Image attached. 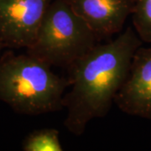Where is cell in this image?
I'll return each mask as SVG.
<instances>
[{
	"label": "cell",
	"mask_w": 151,
	"mask_h": 151,
	"mask_svg": "<svg viewBox=\"0 0 151 151\" xmlns=\"http://www.w3.org/2000/svg\"><path fill=\"white\" fill-rule=\"evenodd\" d=\"M142 43L129 27L115 40L96 45L68 66L70 90L64 94L62 103L67 109L64 126L70 133L81 136L92 119L108 115Z\"/></svg>",
	"instance_id": "obj_1"
},
{
	"label": "cell",
	"mask_w": 151,
	"mask_h": 151,
	"mask_svg": "<svg viewBox=\"0 0 151 151\" xmlns=\"http://www.w3.org/2000/svg\"><path fill=\"white\" fill-rule=\"evenodd\" d=\"M70 86L67 78L27 53L16 55L9 49L0 55V101L17 113L35 116L63 109Z\"/></svg>",
	"instance_id": "obj_2"
},
{
	"label": "cell",
	"mask_w": 151,
	"mask_h": 151,
	"mask_svg": "<svg viewBox=\"0 0 151 151\" xmlns=\"http://www.w3.org/2000/svg\"><path fill=\"white\" fill-rule=\"evenodd\" d=\"M100 42L96 34L70 9L67 0H53L35 41L26 53L45 64L67 69Z\"/></svg>",
	"instance_id": "obj_3"
},
{
	"label": "cell",
	"mask_w": 151,
	"mask_h": 151,
	"mask_svg": "<svg viewBox=\"0 0 151 151\" xmlns=\"http://www.w3.org/2000/svg\"><path fill=\"white\" fill-rule=\"evenodd\" d=\"M53 0H0V40L8 49L29 48L35 41Z\"/></svg>",
	"instance_id": "obj_4"
},
{
	"label": "cell",
	"mask_w": 151,
	"mask_h": 151,
	"mask_svg": "<svg viewBox=\"0 0 151 151\" xmlns=\"http://www.w3.org/2000/svg\"><path fill=\"white\" fill-rule=\"evenodd\" d=\"M114 103L129 115L151 120V47L136 50Z\"/></svg>",
	"instance_id": "obj_5"
},
{
	"label": "cell",
	"mask_w": 151,
	"mask_h": 151,
	"mask_svg": "<svg viewBox=\"0 0 151 151\" xmlns=\"http://www.w3.org/2000/svg\"><path fill=\"white\" fill-rule=\"evenodd\" d=\"M99 40L120 32L132 13V0H67Z\"/></svg>",
	"instance_id": "obj_6"
},
{
	"label": "cell",
	"mask_w": 151,
	"mask_h": 151,
	"mask_svg": "<svg viewBox=\"0 0 151 151\" xmlns=\"http://www.w3.org/2000/svg\"><path fill=\"white\" fill-rule=\"evenodd\" d=\"M59 131L55 129H41L31 132L23 141L24 151H62Z\"/></svg>",
	"instance_id": "obj_7"
},
{
	"label": "cell",
	"mask_w": 151,
	"mask_h": 151,
	"mask_svg": "<svg viewBox=\"0 0 151 151\" xmlns=\"http://www.w3.org/2000/svg\"><path fill=\"white\" fill-rule=\"evenodd\" d=\"M132 20L143 42L151 43V0H132Z\"/></svg>",
	"instance_id": "obj_8"
},
{
	"label": "cell",
	"mask_w": 151,
	"mask_h": 151,
	"mask_svg": "<svg viewBox=\"0 0 151 151\" xmlns=\"http://www.w3.org/2000/svg\"><path fill=\"white\" fill-rule=\"evenodd\" d=\"M4 48H5V47H4V44L2 43V41L0 40V53H1L2 50H3Z\"/></svg>",
	"instance_id": "obj_9"
}]
</instances>
